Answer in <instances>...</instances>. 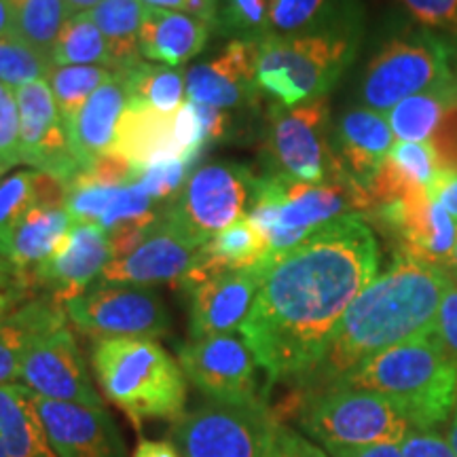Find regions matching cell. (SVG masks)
Wrapping results in <instances>:
<instances>
[{
	"instance_id": "cell-1",
	"label": "cell",
	"mask_w": 457,
	"mask_h": 457,
	"mask_svg": "<svg viewBox=\"0 0 457 457\" xmlns=\"http://www.w3.org/2000/svg\"><path fill=\"white\" fill-rule=\"evenodd\" d=\"M377 271L379 248L360 216L330 222L273 262L239 327L270 381L316 373L341 318Z\"/></svg>"
},
{
	"instance_id": "cell-2",
	"label": "cell",
	"mask_w": 457,
	"mask_h": 457,
	"mask_svg": "<svg viewBox=\"0 0 457 457\" xmlns=\"http://www.w3.org/2000/svg\"><path fill=\"white\" fill-rule=\"evenodd\" d=\"M449 284L451 273L396 254L341 318L316 370L337 384L375 353L434 333Z\"/></svg>"
},
{
	"instance_id": "cell-3",
	"label": "cell",
	"mask_w": 457,
	"mask_h": 457,
	"mask_svg": "<svg viewBox=\"0 0 457 457\" xmlns=\"http://www.w3.org/2000/svg\"><path fill=\"white\" fill-rule=\"evenodd\" d=\"M337 386L381 394L403 413L411 430L428 432L455 411L457 364L434 330L367 358Z\"/></svg>"
},
{
	"instance_id": "cell-4",
	"label": "cell",
	"mask_w": 457,
	"mask_h": 457,
	"mask_svg": "<svg viewBox=\"0 0 457 457\" xmlns=\"http://www.w3.org/2000/svg\"><path fill=\"white\" fill-rule=\"evenodd\" d=\"M375 202L369 188L356 180L310 185L265 174L253 182L248 219L265 237L270 262L282 259L322 227L345 216H369Z\"/></svg>"
},
{
	"instance_id": "cell-5",
	"label": "cell",
	"mask_w": 457,
	"mask_h": 457,
	"mask_svg": "<svg viewBox=\"0 0 457 457\" xmlns=\"http://www.w3.org/2000/svg\"><path fill=\"white\" fill-rule=\"evenodd\" d=\"M91 364L106 398L138 430L145 420L179 421L185 415V373L155 339H98L91 347Z\"/></svg>"
},
{
	"instance_id": "cell-6",
	"label": "cell",
	"mask_w": 457,
	"mask_h": 457,
	"mask_svg": "<svg viewBox=\"0 0 457 457\" xmlns=\"http://www.w3.org/2000/svg\"><path fill=\"white\" fill-rule=\"evenodd\" d=\"M353 28L337 24L318 32L276 37L259 43L256 85L282 106L327 98L356 55Z\"/></svg>"
},
{
	"instance_id": "cell-7",
	"label": "cell",
	"mask_w": 457,
	"mask_h": 457,
	"mask_svg": "<svg viewBox=\"0 0 457 457\" xmlns=\"http://www.w3.org/2000/svg\"><path fill=\"white\" fill-rule=\"evenodd\" d=\"M299 424L327 451L400 445L411 432L409 421L381 394L341 386L307 398Z\"/></svg>"
},
{
	"instance_id": "cell-8",
	"label": "cell",
	"mask_w": 457,
	"mask_h": 457,
	"mask_svg": "<svg viewBox=\"0 0 457 457\" xmlns=\"http://www.w3.org/2000/svg\"><path fill=\"white\" fill-rule=\"evenodd\" d=\"M453 37L430 30L403 34L386 43L364 71L360 98L377 112H390L398 102L453 81L449 49Z\"/></svg>"
},
{
	"instance_id": "cell-9",
	"label": "cell",
	"mask_w": 457,
	"mask_h": 457,
	"mask_svg": "<svg viewBox=\"0 0 457 457\" xmlns=\"http://www.w3.org/2000/svg\"><path fill=\"white\" fill-rule=\"evenodd\" d=\"M328 98L299 106L271 104L267 129L270 174L310 185L352 180L343 168L330 138Z\"/></svg>"
},
{
	"instance_id": "cell-10",
	"label": "cell",
	"mask_w": 457,
	"mask_h": 457,
	"mask_svg": "<svg viewBox=\"0 0 457 457\" xmlns=\"http://www.w3.org/2000/svg\"><path fill=\"white\" fill-rule=\"evenodd\" d=\"M253 171L236 163H208L188 176L163 212L182 236L197 245L242 220L253 197Z\"/></svg>"
},
{
	"instance_id": "cell-11",
	"label": "cell",
	"mask_w": 457,
	"mask_h": 457,
	"mask_svg": "<svg viewBox=\"0 0 457 457\" xmlns=\"http://www.w3.org/2000/svg\"><path fill=\"white\" fill-rule=\"evenodd\" d=\"M276 417L262 400L245 404L216 403L182 415L171 428V443L182 457H262Z\"/></svg>"
},
{
	"instance_id": "cell-12",
	"label": "cell",
	"mask_w": 457,
	"mask_h": 457,
	"mask_svg": "<svg viewBox=\"0 0 457 457\" xmlns=\"http://www.w3.org/2000/svg\"><path fill=\"white\" fill-rule=\"evenodd\" d=\"M66 316L83 333L98 339L146 337L155 339L170 330V313L155 290L146 286L100 282L66 303Z\"/></svg>"
},
{
	"instance_id": "cell-13",
	"label": "cell",
	"mask_w": 457,
	"mask_h": 457,
	"mask_svg": "<svg viewBox=\"0 0 457 457\" xmlns=\"http://www.w3.org/2000/svg\"><path fill=\"white\" fill-rule=\"evenodd\" d=\"M375 225L394 239L396 254L449 273L457 245V222L421 191L384 204L369 214Z\"/></svg>"
},
{
	"instance_id": "cell-14",
	"label": "cell",
	"mask_w": 457,
	"mask_h": 457,
	"mask_svg": "<svg viewBox=\"0 0 457 457\" xmlns=\"http://www.w3.org/2000/svg\"><path fill=\"white\" fill-rule=\"evenodd\" d=\"M182 373L199 392L216 403H256V360L245 341L216 335L188 341L179 352Z\"/></svg>"
},
{
	"instance_id": "cell-15",
	"label": "cell",
	"mask_w": 457,
	"mask_h": 457,
	"mask_svg": "<svg viewBox=\"0 0 457 457\" xmlns=\"http://www.w3.org/2000/svg\"><path fill=\"white\" fill-rule=\"evenodd\" d=\"M20 111V157L37 171L71 182L81 174V165L68 145L66 125L51 94L47 79L13 89Z\"/></svg>"
},
{
	"instance_id": "cell-16",
	"label": "cell",
	"mask_w": 457,
	"mask_h": 457,
	"mask_svg": "<svg viewBox=\"0 0 457 457\" xmlns=\"http://www.w3.org/2000/svg\"><path fill=\"white\" fill-rule=\"evenodd\" d=\"M20 379L37 396L102 409L100 394L91 384L77 339L68 327L38 337L21 362Z\"/></svg>"
},
{
	"instance_id": "cell-17",
	"label": "cell",
	"mask_w": 457,
	"mask_h": 457,
	"mask_svg": "<svg viewBox=\"0 0 457 457\" xmlns=\"http://www.w3.org/2000/svg\"><path fill=\"white\" fill-rule=\"evenodd\" d=\"M199 250L202 245L182 236L179 228L162 216L129 254L108 262L100 279L146 288L153 284H171L179 288L197 262Z\"/></svg>"
},
{
	"instance_id": "cell-18",
	"label": "cell",
	"mask_w": 457,
	"mask_h": 457,
	"mask_svg": "<svg viewBox=\"0 0 457 457\" xmlns=\"http://www.w3.org/2000/svg\"><path fill=\"white\" fill-rule=\"evenodd\" d=\"M34 407L51 447L60 457H128L121 434L106 407L91 409L37 394Z\"/></svg>"
},
{
	"instance_id": "cell-19",
	"label": "cell",
	"mask_w": 457,
	"mask_h": 457,
	"mask_svg": "<svg viewBox=\"0 0 457 457\" xmlns=\"http://www.w3.org/2000/svg\"><path fill=\"white\" fill-rule=\"evenodd\" d=\"M112 261L108 233L96 222L74 220L62 248L34 271V284L49 290L55 303L77 299L94 286Z\"/></svg>"
},
{
	"instance_id": "cell-20",
	"label": "cell",
	"mask_w": 457,
	"mask_h": 457,
	"mask_svg": "<svg viewBox=\"0 0 457 457\" xmlns=\"http://www.w3.org/2000/svg\"><path fill=\"white\" fill-rule=\"evenodd\" d=\"M270 270L271 265L265 261L250 270L220 273L191 290L188 293L191 295V305H188L191 341L239 330Z\"/></svg>"
},
{
	"instance_id": "cell-21",
	"label": "cell",
	"mask_w": 457,
	"mask_h": 457,
	"mask_svg": "<svg viewBox=\"0 0 457 457\" xmlns=\"http://www.w3.org/2000/svg\"><path fill=\"white\" fill-rule=\"evenodd\" d=\"M259 43L231 38V43L214 60L188 68L185 74L188 100L220 111L256 102Z\"/></svg>"
},
{
	"instance_id": "cell-22",
	"label": "cell",
	"mask_w": 457,
	"mask_h": 457,
	"mask_svg": "<svg viewBox=\"0 0 457 457\" xmlns=\"http://www.w3.org/2000/svg\"><path fill=\"white\" fill-rule=\"evenodd\" d=\"M394 140L386 114L362 106L352 108L339 119L333 146L347 174L369 188L396 145Z\"/></svg>"
},
{
	"instance_id": "cell-23",
	"label": "cell",
	"mask_w": 457,
	"mask_h": 457,
	"mask_svg": "<svg viewBox=\"0 0 457 457\" xmlns=\"http://www.w3.org/2000/svg\"><path fill=\"white\" fill-rule=\"evenodd\" d=\"M129 102L128 85L121 72H114L108 81L91 94L81 112L66 125L68 145L81 170H89L98 157L114 145L119 119Z\"/></svg>"
},
{
	"instance_id": "cell-24",
	"label": "cell",
	"mask_w": 457,
	"mask_h": 457,
	"mask_svg": "<svg viewBox=\"0 0 457 457\" xmlns=\"http://www.w3.org/2000/svg\"><path fill=\"white\" fill-rule=\"evenodd\" d=\"M111 151L142 171L171 159H187L174 138V114L159 112L138 102H128L125 106Z\"/></svg>"
},
{
	"instance_id": "cell-25",
	"label": "cell",
	"mask_w": 457,
	"mask_h": 457,
	"mask_svg": "<svg viewBox=\"0 0 457 457\" xmlns=\"http://www.w3.org/2000/svg\"><path fill=\"white\" fill-rule=\"evenodd\" d=\"M210 24L182 11L146 7L140 28V55L162 66H185L205 47Z\"/></svg>"
},
{
	"instance_id": "cell-26",
	"label": "cell",
	"mask_w": 457,
	"mask_h": 457,
	"mask_svg": "<svg viewBox=\"0 0 457 457\" xmlns=\"http://www.w3.org/2000/svg\"><path fill=\"white\" fill-rule=\"evenodd\" d=\"M74 225L66 208H34L17 222L4 261L26 286L34 284V271L62 248Z\"/></svg>"
},
{
	"instance_id": "cell-27",
	"label": "cell",
	"mask_w": 457,
	"mask_h": 457,
	"mask_svg": "<svg viewBox=\"0 0 457 457\" xmlns=\"http://www.w3.org/2000/svg\"><path fill=\"white\" fill-rule=\"evenodd\" d=\"M153 199L138 180L125 187H100L72 180L68 185L66 210L72 220H87L100 225L108 233L111 228L145 219L153 214Z\"/></svg>"
},
{
	"instance_id": "cell-28",
	"label": "cell",
	"mask_w": 457,
	"mask_h": 457,
	"mask_svg": "<svg viewBox=\"0 0 457 457\" xmlns=\"http://www.w3.org/2000/svg\"><path fill=\"white\" fill-rule=\"evenodd\" d=\"M443 165L430 142H396L369 185L375 208L428 191Z\"/></svg>"
},
{
	"instance_id": "cell-29",
	"label": "cell",
	"mask_w": 457,
	"mask_h": 457,
	"mask_svg": "<svg viewBox=\"0 0 457 457\" xmlns=\"http://www.w3.org/2000/svg\"><path fill=\"white\" fill-rule=\"evenodd\" d=\"M66 324V312L54 299H37L0 318V386L20 379L32 343Z\"/></svg>"
},
{
	"instance_id": "cell-30",
	"label": "cell",
	"mask_w": 457,
	"mask_h": 457,
	"mask_svg": "<svg viewBox=\"0 0 457 457\" xmlns=\"http://www.w3.org/2000/svg\"><path fill=\"white\" fill-rule=\"evenodd\" d=\"M0 443L9 457H60L51 447L34 394L26 386H0Z\"/></svg>"
},
{
	"instance_id": "cell-31",
	"label": "cell",
	"mask_w": 457,
	"mask_h": 457,
	"mask_svg": "<svg viewBox=\"0 0 457 457\" xmlns=\"http://www.w3.org/2000/svg\"><path fill=\"white\" fill-rule=\"evenodd\" d=\"M146 4L142 0H102L89 11L112 54L114 72L140 64V28Z\"/></svg>"
},
{
	"instance_id": "cell-32",
	"label": "cell",
	"mask_w": 457,
	"mask_h": 457,
	"mask_svg": "<svg viewBox=\"0 0 457 457\" xmlns=\"http://www.w3.org/2000/svg\"><path fill=\"white\" fill-rule=\"evenodd\" d=\"M457 102L455 79L441 87L411 96L398 102L386 114L394 138L398 142H430L434 131L441 125L445 112Z\"/></svg>"
},
{
	"instance_id": "cell-33",
	"label": "cell",
	"mask_w": 457,
	"mask_h": 457,
	"mask_svg": "<svg viewBox=\"0 0 457 457\" xmlns=\"http://www.w3.org/2000/svg\"><path fill=\"white\" fill-rule=\"evenodd\" d=\"M17 38L51 57L62 28L72 17L64 0H9Z\"/></svg>"
},
{
	"instance_id": "cell-34",
	"label": "cell",
	"mask_w": 457,
	"mask_h": 457,
	"mask_svg": "<svg viewBox=\"0 0 457 457\" xmlns=\"http://www.w3.org/2000/svg\"><path fill=\"white\" fill-rule=\"evenodd\" d=\"M121 74L128 85L129 102L146 104L165 114H174L185 102V77L174 68L140 62L128 71H121Z\"/></svg>"
},
{
	"instance_id": "cell-35",
	"label": "cell",
	"mask_w": 457,
	"mask_h": 457,
	"mask_svg": "<svg viewBox=\"0 0 457 457\" xmlns=\"http://www.w3.org/2000/svg\"><path fill=\"white\" fill-rule=\"evenodd\" d=\"M51 62L54 66H108L114 71L106 38L89 13H77L66 21L57 37Z\"/></svg>"
},
{
	"instance_id": "cell-36",
	"label": "cell",
	"mask_w": 457,
	"mask_h": 457,
	"mask_svg": "<svg viewBox=\"0 0 457 457\" xmlns=\"http://www.w3.org/2000/svg\"><path fill=\"white\" fill-rule=\"evenodd\" d=\"M112 74L114 71L102 66H51L47 83L64 125H71L77 119L91 94L102 87Z\"/></svg>"
},
{
	"instance_id": "cell-37",
	"label": "cell",
	"mask_w": 457,
	"mask_h": 457,
	"mask_svg": "<svg viewBox=\"0 0 457 457\" xmlns=\"http://www.w3.org/2000/svg\"><path fill=\"white\" fill-rule=\"evenodd\" d=\"M339 0H271L270 30L276 37L318 32L341 20Z\"/></svg>"
},
{
	"instance_id": "cell-38",
	"label": "cell",
	"mask_w": 457,
	"mask_h": 457,
	"mask_svg": "<svg viewBox=\"0 0 457 457\" xmlns=\"http://www.w3.org/2000/svg\"><path fill=\"white\" fill-rule=\"evenodd\" d=\"M54 66L51 57L38 54L30 45L13 37L0 38V83L7 89L41 81Z\"/></svg>"
},
{
	"instance_id": "cell-39",
	"label": "cell",
	"mask_w": 457,
	"mask_h": 457,
	"mask_svg": "<svg viewBox=\"0 0 457 457\" xmlns=\"http://www.w3.org/2000/svg\"><path fill=\"white\" fill-rule=\"evenodd\" d=\"M32 179L34 171H15L0 180V259L3 261L17 222L37 205Z\"/></svg>"
},
{
	"instance_id": "cell-40",
	"label": "cell",
	"mask_w": 457,
	"mask_h": 457,
	"mask_svg": "<svg viewBox=\"0 0 457 457\" xmlns=\"http://www.w3.org/2000/svg\"><path fill=\"white\" fill-rule=\"evenodd\" d=\"M271 0H222L216 11L220 32L233 34L244 41H262L270 37Z\"/></svg>"
},
{
	"instance_id": "cell-41",
	"label": "cell",
	"mask_w": 457,
	"mask_h": 457,
	"mask_svg": "<svg viewBox=\"0 0 457 457\" xmlns=\"http://www.w3.org/2000/svg\"><path fill=\"white\" fill-rule=\"evenodd\" d=\"M193 159H171V162L151 165L142 171L138 182L153 202H165L176 197L193 174Z\"/></svg>"
},
{
	"instance_id": "cell-42",
	"label": "cell",
	"mask_w": 457,
	"mask_h": 457,
	"mask_svg": "<svg viewBox=\"0 0 457 457\" xmlns=\"http://www.w3.org/2000/svg\"><path fill=\"white\" fill-rule=\"evenodd\" d=\"M424 30L457 38V0H398Z\"/></svg>"
},
{
	"instance_id": "cell-43",
	"label": "cell",
	"mask_w": 457,
	"mask_h": 457,
	"mask_svg": "<svg viewBox=\"0 0 457 457\" xmlns=\"http://www.w3.org/2000/svg\"><path fill=\"white\" fill-rule=\"evenodd\" d=\"M142 176V170L129 163L128 159L119 153L108 151L104 155L98 157L89 170L81 171L74 180L89 182V185L100 187H125L136 182Z\"/></svg>"
},
{
	"instance_id": "cell-44",
	"label": "cell",
	"mask_w": 457,
	"mask_h": 457,
	"mask_svg": "<svg viewBox=\"0 0 457 457\" xmlns=\"http://www.w3.org/2000/svg\"><path fill=\"white\" fill-rule=\"evenodd\" d=\"M174 138L179 142L180 151L185 153L187 159L197 162L205 146L202 119L195 108V102L185 100L179 111L174 112Z\"/></svg>"
},
{
	"instance_id": "cell-45",
	"label": "cell",
	"mask_w": 457,
	"mask_h": 457,
	"mask_svg": "<svg viewBox=\"0 0 457 457\" xmlns=\"http://www.w3.org/2000/svg\"><path fill=\"white\" fill-rule=\"evenodd\" d=\"M262 457H328L322 449L316 447L293 428L279 424L276 420L271 426L270 438H267L265 453Z\"/></svg>"
},
{
	"instance_id": "cell-46",
	"label": "cell",
	"mask_w": 457,
	"mask_h": 457,
	"mask_svg": "<svg viewBox=\"0 0 457 457\" xmlns=\"http://www.w3.org/2000/svg\"><path fill=\"white\" fill-rule=\"evenodd\" d=\"M436 335L443 343L445 352L457 364V278L453 276H451V284L443 296L441 310H438Z\"/></svg>"
},
{
	"instance_id": "cell-47",
	"label": "cell",
	"mask_w": 457,
	"mask_h": 457,
	"mask_svg": "<svg viewBox=\"0 0 457 457\" xmlns=\"http://www.w3.org/2000/svg\"><path fill=\"white\" fill-rule=\"evenodd\" d=\"M430 145L436 151L443 168L457 171V102L445 112L441 125L434 131Z\"/></svg>"
},
{
	"instance_id": "cell-48",
	"label": "cell",
	"mask_w": 457,
	"mask_h": 457,
	"mask_svg": "<svg viewBox=\"0 0 457 457\" xmlns=\"http://www.w3.org/2000/svg\"><path fill=\"white\" fill-rule=\"evenodd\" d=\"M400 453L403 457H455L447 438L432 430H411L400 443Z\"/></svg>"
},
{
	"instance_id": "cell-49",
	"label": "cell",
	"mask_w": 457,
	"mask_h": 457,
	"mask_svg": "<svg viewBox=\"0 0 457 457\" xmlns=\"http://www.w3.org/2000/svg\"><path fill=\"white\" fill-rule=\"evenodd\" d=\"M34 197L38 208H66L68 185L55 176L34 170Z\"/></svg>"
},
{
	"instance_id": "cell-50",
	"label": "cell",
	"mask_w": 457,
	"mask_h": 457,
	"mask_svg": "<svg viewBox=\"0 0 457 457\" xmlns=\"http://www.w3.org/2000/svg\"><path fill=\"white\" fill-rule=\"evenodd\" d=\"M142 3L151 9L182 11L208 21L210 26L216 24V11H219V0H142Z\"/></svg>"
},
{
	"instance_id": "cell-51",
	"label": "cell",
	"mask_w": 457,
	"mask_h": 457,
	"mask_svg": "<svg viewBox=\"0 0 457 457\" xmlns=\"http://www.w3.org/2000/svg\"><path fill=\"white\" fill-rule=\"evenodd\" d=\"M434 202L443 205V210L457 222V171L441 168L432 187L428 188Z\"/></svg>"
},
{
	"instance_id": "cell-52",
	"label": "cell",
	"mask_w": 457,
	"mask_h": 457,
	"mask_svg": "<svg viewBox=\"0 0 457 457\" xmlns=\"http://www.w3.org/2000/svg\"><path fill=\"white\" fill-rule=\"evenodd\" d=\"M195 108L199 112V119H202L205 145H212V142L220 140L228 129L227 112H222L220 108H214V106L197 104V102H195Z\"/></svg>"
},
{
	"instance_id": "cell-53",
	"label": "cell",
	"mask_w": 457,
	"mask_h": 457,
	"mask_svg": "<svg viewBox=\"0 0 457 457\" xmlns=\"http://www.w3.org/2000/svg\"><path fill=\"white\" fill-rule=\"evenodd\" d=\"M328 455L333 457H403L400 445L386 443V445H370V447L360 449H330Z\"/></svg>"
},
{
	"instance_id": "cell-54",
	"label": "cell",
	"mask_w": 457,
	"mask_h": 457,
	"mask_svg": "<svg viewBox=\"0 0 457 457\" xmlns=\"http://www.w3.org/2000/svg\"><path fill=\"white\" fill-rule=\"evenodd\" d=\"M131 457H182V453L171 441H146V438H142Z\"/></svg>"
},
{
	"instance_id": "cell-55",
	"label": "cell",
	"mask_w": 457,
	"mask_h": 457,
	"mask_svg": "<svg viewBox=\"0 0 457 457\" xmlns=\"http://www.w3.org/2000/svg\"><path fill=\"white\" fill-rule=\"evenodd\" d=\"M13 15L9 0H0V38L13 37Z\"/></svg>"
},
{
	"instance_id": "cell-56",
	"label": "cell",
	"mask_w": 457,
	"mask_h": 457,
	"mask_svg": "<svg viewBox=\"0 0 457 457\" xmlns=\"http://www.w3.org/2000/svg\"><path fill=\"white\" fill-rule=\"evenodd\" d=\"M68 4V9L72 11V15L77 13H89L91 9H96L102 0H64Z\"/></svg>"
},
{
	"instance_id": "cell-57",
	"label": "cell",
	"mask_w": 457,
	"mask_h": 457,
	"mask_svg": "<svg viewBox=\"0 0 457 457\" xmlns=\"http://www.w3.org/2000/svg\"><path fill=\"white\" fill-rule=\"evenodd\" d=\"M449 445H451V449H453V453L457 457V404H455V411H453V421H451V428H449Z\"/></svg>"
},
{
	"instance_id": "cell-58",
	"label": "cell",
	"mask_w": 457,
	"mask_h": 457,
	"mask_svg": "<svg viewBox=\"0 0 457 457\" xmlns=\"http://www.w3.org/2000/svg\"><path fill=\"white\" fill-rule=\"evenodd\" d=\"M449 68H451V74H453V79H455V83H457V38H453V41H451Z\"/></svg>"
},
{
	"instance_id": "cell-59",
	"label": "cell",
	"mask_w": 457,
	"mask_h": 457,
	"mask_svg": "<svg viewBox=\"0 0 457 457\" xmlns=\"http://www.w3.org/2000/svg\"><path fill=\"white\" fill-rule=\"evenodd\" d=\"M449 273L453 278H457V245H455V253H453V259H451V267H449Z\"/></svg>"
},
{
	"instance_id": "cell-60",
	"label": "cell",
	"mask_w": 457,
	"mask_h": 457,
	"mask_svg": "<svg viewBox=\"0 0 457 457\" xmlns=\"http://www.w3.org/2000/svg\"><path fill=\"white\" fill-rule=\"evenodd\" d=\"M9 168H13V163H9L7 159H3V157H0V176H3L4 171H7Z\"/></svg>"
},
{
	"instance_id": "cell-61",
	"label": "cell",
	"mask_w": 457,
	"mask_h": 457,
	"mask_svg": "<svg viewBox=\"0 0 457 457\" xmlns=\"http://www.w3.org/2000/svg\"><path fill=\"white\" fill-rule=\"evenodd\" d=\"M9 91H11V89H7V87H4V85H3V83H0V102H3V100H4V96H7V94H9Z\"/></svg>"
},
{
	"instance_id": "cell-62",
	"label": "cell",
	"mask_w": 457,
	"mask_h": 457,
	"mask_svg": "<svg viewBox=\"0 0 457 457\" xmlns=\"http://www.w3.org/2000/svg\"><path fill=\"white\" fill-rule=\"evenodd\" d=\"M0 270H11V267H9V262H4L3 259H0Z\"/></svg>"
}]
</instances>
